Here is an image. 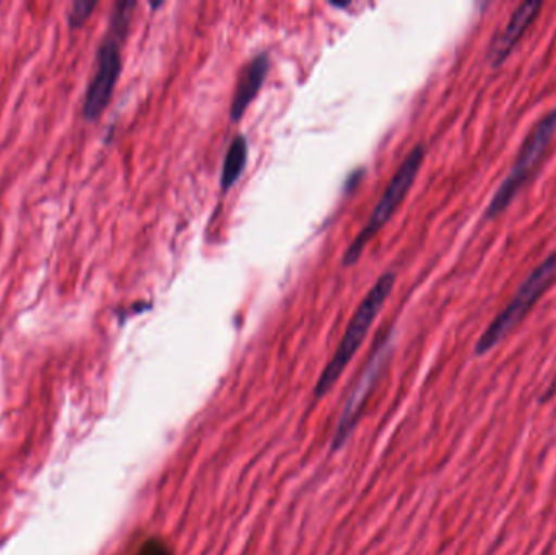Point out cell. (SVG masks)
<instances>
[{
  "label": "cell",
  "mask_w": 556,
  "mask_h": 555,
  "mask_svg": "<svg viewBox=\"0 0 556 555\" xmlns=\"http://www.w3.org/2000/svg\"><path fill=\"white\" fill-rule=\"evenodd\" d=\"M394 286L395 274L386 273L376 280L375 286L366 293L365 299H363V302L359 303L358 308H356L355 315L350 319L345 335H343L336 354L330 358L329 364L326 365L323 374H320L316 387H314V398H316V400H323V398L336 387L337 381L342 377L343 371L349 367L350 362L353 361L356 352L362 348L363 342L366 341L369 329L375 325L376 318H378L381 310L384 308L389 295H391L392 290H394Z\"/></svg>",
  "instance_id": "7a4b0ae2"
},
{
  "label": "cell",
  "mask_w": 556,
  "mask_h": 555,
  "mask_svg": "<svg viewBox=\"0 0 556 555\" xmlns=\"http://www.w3.org/2000/svg\"><path fill=\"white\" fill-rule=\"evenodd\" d=\"M136 555H173L169 547L163 541L149 540Z\"/></svg>",
  "instance_id": "8fae6325"
},
{
  "label": "cell",
  "mask_w": 556,
  "mask_h": 555,
  "mask_svg": "<svg viewBox=\"0 0 556 555\" xmlns=\"http://www.w3.org/2000/svg\"><path fill=\"white\" fill-rule=\"evenodd\" d=\"M269 54L261 52L256 58L251 59L247 67L241 71L237 88H235L233 100H231L230 117L233 123L241 121L254 98L260 93L267 74H269Z\"/></svg>",
  "instance_id": "ba28073f"
},
{
  "label": "cell",
  "mask_w": 556,
  "mask_h": 555,
  "mask_svg": "<svg viewBox=\"0 0 556 555\" xmlns=\"http://www.w3.org/2000/svg\"><path fill=\"white\" fill-rule=\"evenodd\" d=\"M556 279V253L542 261L531 276L521 283L511 302L502 310L498 316L490 323L489 328L480 336L476 345V355H485L496 348L506 336L511 335L531 310L538 305L545 292L551 289Z\"/></svg>",
  "instance_id": "277c9868"
},
{
  "label": "cell",
  "mask_w": 556,
  "mask_h": 555,
  "mask_svg": "<svg viewBox=\"0 0 556 555\" xmlns=\"http://www.w3.org/2000/svg\"><path fill=\"white\" fill-rule=\"evenodd\" d=\"M556 391V378L554 383H552L551 390H548L547 394H544V398H542V401L551 400L552 396H554V393Z\"/></svg>",
  "instance_id": "7c38bea8"
},
{
  "label": "cell",
  "mask_w": 556,
  "mask_h": 555,
  "mask_svg": "<svg viewBox=\"0 0 556 555\" xmlns=\"http://www.w3.org/2000/svg\"><path fill=\"white\" fill-rule=\"evenodd\" d=\"M425 153H427L425 152V147L418 143V146L405 156L404 162H402V165L399 166L397 172H395V175L392 176L391 181H389L384 194H382V198L379 199L378 204H376L368 224L363 227V230L356 235L355 240L346 248L345 254L342 256L343 267H352L358 263L366 244L378 235V231L391 220L392 215L401 207L402 202L405 201L408 192H410L418 173H420L421 165H424Z\"/></svg>",
  "instance_id": "5b68a950"
},
{
  "label": "cell",
  "mask_w": 556,
  "mask_h": 555,
  "mask_svg": "<svg viewBox=\"0 0 556 555\" xmlns=\"http://www.w3.org/2000/svg\"><path fill=\"white\" fill-rule=\"evenodd\" d=\"M98 2H90V0H77L72 3L71 10H68V23L72 28L84 25L88 18H90L91 12L97 9Z\"/></svg>",
  "instance_id": "30bf717a"
},
{
  "label": "cell",
  "mask_w": 556,
  "mask_h": 555,
  "mask_svg": "<svg viewBox=\"0 0 556 555\" xmlns=\"http://www.w3.org/2000/svg\"><path fill=\"white\" fill-rule=\"evenodd\" d=\"M544 2H525L515 10L508 25L492 41L489 49V59L492 67H500L511 54L522 36L531 28L532 23L541 15Z\"/></svg>",
  "instance_id": "52a82bcc"
},
{
  "label": "cell",
  "mask_w": 556,
  "mask_h": 555,
  "mask_svg": "<svg viewBox=\"0 0 556 555\" xmlns=\"http://www.w3.org/2000/svg\"><path fill=\"white\" fill-rule=\"evenodd\" d=\"M555 136L556 108L542 116L526 137L521 149H519L518 159L511 166V172L508 173L502 186L496 189L492 202L486 207L485 218H496L511 205L516 195L531 181L532 176L544 162Z\"/></svg>",
  "instance_id": "3957f363"
},
{
  "label": "cell",
  "mask_w": 556,
  "mask_h": 555,
  "mask_svg": "<svg viewBox=\"0 0 556 555\" xmlns=\"http://www.w3.org/2000/svg\"><path fill=\"white\" fill-rule=\"evenodd\" d=\"M388 354L389 338H386L382 344L379 345L378 351L372 355L371 361L368 362V367L363 371L358 383L355 384L349 400H346L345 406H343L342 416H340L339 422H337L336 432H333L332 437L333 452H339L349 442L350 437H352L356 422H358L359 416H362L366 400H368L369 391L375 387Z\"/></svg>",
  "instance_id": "8992f818"
},
{
  "label": "cell",
  "mask_w": 556,
  "mask_h": 555,
  "mask_svg": "<svg viewBox=\"0 0 556 555\" xmlns=\"http://www.w3.org/2000/svg\"><path fill=\"white\" fill-rule=\"evenodd\" d=\"M248 140L243 134L235 137L233 142L228 147L227 156H225L224 168H222L220 188L224 194H227L238 179L243 176L244 168L248 165Z\"/></svg>",
  "instance_id": "9c48e42d"
},
{
  "label": "cell",
  "mask_w": 556,
  "mask_h": 555,
  "mask_svg": "<svg viewBox=\"0 0 556 555\" xmlns=\"http://www.w3.org/2000/svg\"><path fill=\"white\" fill-rule=\"evenodd\" d=\"M136 5V2H119L114 5L110 29L98 48L97 68L85 93L81 113L87 121L100 119L113 98L114 88L123 72V42L129 31Z\"/></svg>",
  "instance_id": "6da1fadb"
}]
</instances>
